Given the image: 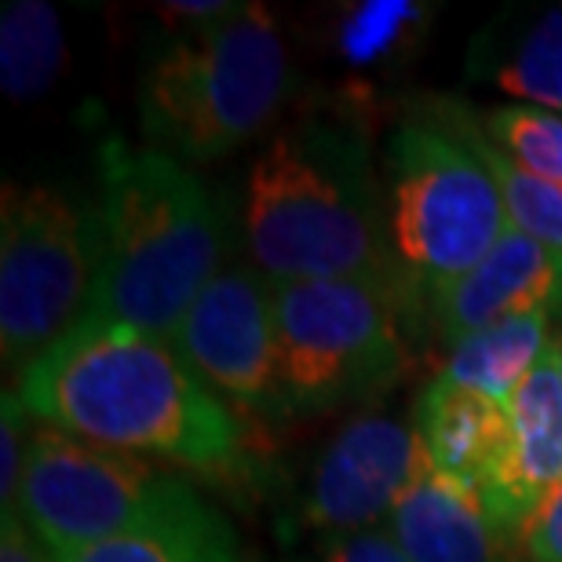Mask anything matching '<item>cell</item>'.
Instances as JSON below:
<instances>
[{"label":"cell","instance_id":"cell-23","mask_svg":"<svg viewBox=\"0 0 562 562\" xmlns=\"http://www.w3.org/2000/svg\"><path fill=\"white\" fill-rule=\"evenodd\" d=\"M519 552L526 562H562V482L522 526Z\"/></svg>","mask_w":562,"mask_h":562},{"label":"cell","instance_id":"cell-5","mask_svg":"<svg viewBox=\"0 0 562 562\" xmlns=\"http://www.w3.org/2000/svg\"><path fill=\"white\" fill-rule=\"evenodd\" d=\"M508 209L460 125V106L402 121L387 146V245L409 289L427 296L471 271L508 231Z\"/></svg>","mask_w":562,"mask_h":562},{"label":"cell","instance_id":"cell-16","mask_svg":"<svg viewBox=\"0 0 562 562\" xmlns=\"http://www.w3.org/2000/svg\"><path fill=\"white\" fill-rule=\"evenodd\" d=\"M548 347H552V311H533L457 340L438 376L486 395L497 406H508Z\"/></svg>","mask_w":562,"mask_h":562},{"label":"cell","instance_id":"cell-19","mask_svg":"<svg viewBox=\"0 0 562 562\" xmlns=\"http://www.w3.org/2000/svg\"><path fill=\"white\" fill-rule=\"evenodd\" d=\"M427 22H431V8L417 0H362L340 11L333 48L344 66L373 74L398 63L402 52L420 41Z\"/></svg>","mask_w":562,"mask_h":562},{"label":"cell","instance_id":"cell-2","mask_svg":"<svg viewBox=\"0 0 562 562\" xmlns=\"http://www.w3.org/2000/svg\"><path fill=\"white\" fill-rule=\"evenodd\" d=\"M245 245L267 281L358 278L409 296L391 260L387 201L369 139L340 117H300L249 168Z\"/></svg>","mask_w":562,"mask_h":562},{"label":"cell","instance_id":"cell-7","mask_svg":"<svg viewBox=\"0 0 562 562\" xmlns=\"http://www.w3.org/2000/svg\"><path fill=\"white\" fill-rule=\"evenodd\" d=\"M99 212L55 187H4L0 209V351L22 373L66 340L95 303Z\"/></svg>","mask_w":562,"mask_h":562},{"label":"cell","instance_id":"cell-6","mask_svg":"<svg viewBox=\"0 0 562 562\" xmlns=\"http://www.w3.org/2000/svg\"><path fill=\"white\" fill-rule=\"evenodd\" d=\"M402 303L406 296L398 289L358 278L274 285L285 409H344L395 384L406 373V340L398 329Z\"/></svg>","mask_w":562,"mask_h":562},{"label":"cell","instance_id":"cell-26","mask_svg":"<svg viewBox=\"0 0 562 562\" xmlns=\"http://www.w3.org/2000/svg\"><path fill=\"white\" fill-rule=\"evenodd\" d=\"M0 562H55L19 515H0Z\"/></svg>","mask_w":562,"mask_h":562},{"label":"cell","instance_id":"cell-3","mask_svg":"<svg viewBox=\"0 0 562 562\" xmlns=\"http://www.w3.org/2000/svg\"><path fill=\"white\" fill-rule=\"evenodd\" d=\"M95 318L172 340L190 303L220 271L227 216L172 154L110 139L99 150Z\"/></svg>","mask_w":562,"mask_h":562},{"label":"cell","instance_id":"cell-22","mask_svg":"<svg viewBox=\"0 0 562 562\" xmlns=\"http://www.w3.org/2000/svg\"><path fill=\"white\" fill-rule=\"evenodd\" d=\"M33 417L22 409L15 391H4L0 402V508L4 515H15L22 475L30 464V442H33Z\"/></svg>","mask_w":562,"mask_h":562},{"label":"cell","instance_id":"cell-20","mask_svg":"<svg viewBox=\"0 0 562 562\" xmlns=\"http://www.w3.org/2000/svg\"><path fill=\"white\" fill-rule=\"evenodd\" d=\"M460 125H464V136L471 139V146H475L479 161L490 168L493 183H497L504 198V209H508L512 227L530 234L533 241H541L555 256H562V187L515 165L501 146L490 143V136L482 132V121L471 117L464 106H460Z\"/></svg>","mask_w":562,"mask_h":562},{"label":"cell","instance_id":"cell-1","mask_svg":"<svg viewBox=\"0 0 562 562\" xmlns=\"http://www.w3.org/2000/svg\"><path fill=\"white\" fill-rule=\"evenodd\" d=\"M15 395L33 420L187 471L223 475L245 453L234 409L172 340L95 314L22 373Z\"/></svg>","mask_w":562,"mask_h":562},{"label":"cell","instance_id":"cell-14","mask_svg":"<svg viewBox=\"0 0 562 562\" xmlns=\"http://www.w3.org/2000/svg\"><path fill=\"white\" fill-rule=\"evenodd\" d=\"M387 533L409 562H497L501 544L482 504L427 460L387 515Z\"/></svg>","mask_w":562,"mask_h":562},{"label":"cell","instance_id":"cell-25","mask_svg":"<svg viewBox=\"0 0 562 562\" xmlns=\"http://www.w3.org/2000/svg\"><path fill=\"white\" fill-rule=\"evenodd\" d=\"M234 8L238 4H227V0H176L161 8V19L168 26H179V33H201L227 19Z\"/></svg>","mask_w":562,"mask_h":562},{"label":"cell","instance_id":"cell-9","mask_svg":"<svg viewBox=\"0 0 562 562\" xmlns=\"http://www.w3.org/2000/svg\"><path fill=\"white\" fill-rule=\"evenodd\" d=\"M176 351L231 409L278 417L285 409L274 329V285L260 271H220L190 303Z\"/></svg>","mask_w":562,"mask_h":562},{"label":"cell","instance_id":"cell-15","mask_svg":"<svg viewBox=\"0 0 562 562\" xmlns=\"http://www.w3.org/2000/svg\"><path fill=\"white\" fill-rule=\"evenodd\" d=\"M55 562H245V555L231 522L183 482L136 530Z\"/></svg>","mask_w":562,"mask_h":562},{"label":"cell","instance_id":"cell-10","mask_svg":"<svg viewBox=\"0 0 562 562\" xmlns=\"http://www.w3.org/2000/svg\"><path fill=\"white\" fill-rule=\"evenodd\" d=\"M420 438L409 424L366 413L336 431L307 471L296 519L307 530L347 537L373 530L395 512L424 468Z\"/></svg>","mask_w":562,"mask_h":562},{"label":"cell","instance_id":"cell-4","mask_svg":"<svg viewBox=\"0 0 562 562\" xmlns=\"http://www.w3.org/2000/svg\"><path fill=\"white\" fill-rule=\"evenodd\" d=\"M289 92V52L263 4H238L201 33H176L146 63L139 128L179 161H220L271 125Z\"/></svg>","mask_w":562,"mask_h":562},{"label":"cell","instance_id":"cell-8","mask_svg":"<svg viewBox=\"0 0 562 562\" xmlns=\"http://www.w3.org/2000/svg\"><path fill=\"white\" fill-rule=\"evenodd\" d=\"M179 486L136 453L37 424L15 515L63 559L136 530Z\"/></svg>","mask_w":562,"mask_h":562},{"label":"cell","instance_id":"cell-21","mask_svg":"<svg viewBox=\"0 0 562 562\" xmlns=\"http://www.w3.org/2000/svg\"><path fill=\"white\" fill-rule=\"evenodd\" d=\"M482 132L526 172L562 187V117L541 106H501L486 114Z\"/></svg>","mask_w":562,"mask_h":562},{"label":"cell","instance_id":"cell-11","mask_svg":"<svg viewBox=\"0 0 562 562\" xmlns=\"http://www.w3.org/2000/svg\"><path fill=\"white\" fill-rule=\"evenodd\" d=\"M508 435L482 490V512L501 537H519L530 515L562 482V340L541 355L526 384L504 406Z\"/></svg>","mask_w":562,"mask_h":562},{"label":"cell","instance_id":"cell-12","mask_svg":"<svg viewBox=\"0 0 562 562\" xmlns=\"http://www.w3.org/2000/svg\"><path fill=\"white\" fill-rule=\"evenodd\" d=\"M427 307L453 344L533 311L562 314V256L508 227L471 271L427 292Z\"/></svg>","mask_w":562,"mask_h":562},{"label":"cell","instance_id":"cell-17","mask_svg":"<svg viewBox=\"0 0 562 562\" xmlns=\"http://www.w3.org/2000/svg\"><path fill=\"white\" fill-rule=\"evenodd\" d=\"M475 59V70L512 99L562 110V4L515 22L504 37H479Z\"/></svg>","mask_w":562,"mask_h":562},{"label":"cell","instance_id":"cell-13","mask_svg":"<svg viewBox=\"0 0 562 562\" xmlns=\"http://www.w3.org/2000/svg\"><path fill=\"white\" fill-rule=\"evenodd\" d=\"M413 431L438 475L471 497H482L508 435L504 406L435 376L413 409Z\"/></svg>","mask_w":562,"mask_h":562},{"label":"cell","instance_id":"cell-18","mask_svg":"<svg viewBox=\"0 0 562 562\" xmlns=\"http://www.w3.org/2000/svg\"><path fill=\"white\" fill-rule=\"evenodd\" d=\"M66 63L59 11L41 0H8L0 11V85L15 103L48 95Z\"/></svg>","mask_w":562,"mask_h":562},{"label":"cell","instance_id":"cell-24","mask_svg":"<svg viewBox=\"0 0 562 562\" xmlns=\"http://www.w3.org/2000/svg\"><path fill=\"white\" fill-rule=\"evenodd\" d=\"M322 562H409L406 552L395 544V537L387 530H362L333 537V544L322 552Z\"/></svg>","mask_w":562,"mask_h":562}]
</instances>
